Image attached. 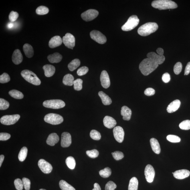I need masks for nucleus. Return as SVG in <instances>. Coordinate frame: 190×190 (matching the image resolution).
Here are the masks:
<instances>
[{"label": "nucleus", "instance_id": "27", "mask_svg": "<svg viewBox=\"0 0 190 190\" xmlns=\"http://www.w3.org/2000/svg\"><path fill=\"white\" fill-rule=\"evenodd\" d=\"M48 59L51 63H57L62 60V56L58 53H55L53 54L49 55L48 56Z\"/></svg>", "mask_w": 190, "mask_h": 190}, {"label": "nucleus", "instance_id": "8", "mask_svg": "<svg viewBox=\"0 0 190 190\" xmlns=\"http://www.w3.org/2000/svg\"><path fill=\"white\" fill-rule=\"evenodd\" d=\"M20 116L19 114L5 115L1 117L0 120L1 123L5 125H9L15 124L19 120Z\"/></svg>", "mask_w": 190, "mask_h": 190}, {"label": "nucleus", "instance_id": "40", "mask_svg": "<svg viewBox=\"0 0 190 190\" xmlns=\"http://www.w3.org/2000/svg\"><path fill=\"white\" fill-rule=\"evenodd\" d=\"M90 136L92 139L94 140H99L101 138V135L100 132L95 130L91 131Z\"/></svg>", "mask_w": 190, "mask_h": 190}, {"label": "nucleus", "instance_id": "14", "mask_svg": "<svg viewBox=\"0 0 190 190\" xmlns=\"http://www.w3.org/2000/svg\"><path fill=\"white\" fill-rule=\"evenodd\" d=\"M113 133L115 139L118 142L121 143L124 139V131L121 127L116 126L113 130Z\"/></svg>", "mask_w": 190, "mask_h": 190}, {"label": "nucleus", "instance_id": "25", "mask_svg": "<svg viewBox=\"0 0 190 190\" xmlns=\"http://www.w3.org/2000/svg\"><path fill=\"white\" fill-rule=\"evenodd\" d=\"M45 76L47 77L52 76L54 75L55 72V67L50 65H46L43 67Z\"/></svg>", "mask_w": 190, "mask_h": 190}, {"label": "nucleus", "instance_id": "22", "mask_svg": "<svg viewBox=\"0 0 190 190\" xmlns=\"http://www.w3.org/2000/svg\"><path fill=\"white\" fill-rule=\"evenodd\" d=\"M104 125L108 128H112L116 125L117 122L114 118L109 116L105 117L103 119Z\"/></svg>", "mask_w": 190, "mask_h": 190}, {"label": "nucleus", "instance_id": "3", "mask_svg": "<svg viewBox=\"0 0 190 190\" xmlns=\"http://www.w3.org/2000/svg\"><path fill=\"white\" fill-rule=\"evenodd\" d=\"M158 29L157 23L148 22L141 26L138 30V33L142 36H147L155 32Z\"/></svg>", "mask_w": 190, "mask_h": 190}, {"label": "nucleus", "instance_id": "5", "mask_svg": "<svg viewBox=\"0 0 190 190\" xmlns=\"http://www.w3.org/2000/svg\"><path fill=\"white\" fill-rule=\"evenodd\" d=\"M140 20L137 16H131L126 22L122 27V29L125 31L131 30L137 26Z\"/></svg>", "mask_w": 190, "mask_h": 190}, {"label": "nucleus", "instance_id": "38", "mask_svg": "<svg viewBox=\"0 0 190 190\" xmlns=\"http://www.w3.org/2000/svg\"><path fill=\"white\" fill-rule=\"evenodd\" d=\"M36 13L39 15H45L48 13L49 9L47 7L43 6H41L37 7L36 11Z\"/></svg>", "mask_w": 190, "mask_h": 190}, {"label": "nucleus", "instance_id": "10", "mask_svg": "<svg viewBox=\"0 0 190 190\" xmlns=\"http://www.w3.org/2000/svg\"><path fill=\"white\" fill-rule=\"evenodd\" d=\"M99 12L94 9H89L82 13L81 17L86 22L93 20L98 16Z\"/></svg>", "mask_w": 190, "mask_h": 190}, {"label": "nucleus", "instance_id": "60", "mask_svg": "<svg viewBox=\"0 0 190 190\" xmlns=\"http://www.w3.org/2000/svg\"><path fill=\"white\" fill-rule=\"evenodd\" d=\"M13 23H10L7 25V27H9V28H11L12 27H13Z\"/></svg>", "mask_w": 190, "mask_h": 190}, {"label": "nucleus", "instance_id": "46", "mask_svg": "<svg viewBox=\"0 0 190 190\" xmlns=\"http://www.w3.org/2000/svg\"><path fill=\"white\" fill-rule=\"evenodd\" d=\"M87 155L89 157L91 158H96L98 157L99 155V152L97 150L94 149L91 150H88L86 152Z\"/></svg>", "mask_w": 190, "mask_h": 190}, {"label": "nucleus", "instance_id": "54", "mask_svg": "<svg viewBox=\"0 0 190 190\" xmlns=\"http://www.w3.org/2000/svg\"><path fill=\"white\" fill-rule=\"evenodd\" d=\"M11 137V135L7 133H1L0 134V140L4 141L8 140Z\"/></svg>", "mask_w": 190, "mask_h": 190}, {"label": "nucleus", "instance_id": "17", "mask_svg": "<svg viewBox=\"0 0 190 190\" xmlns=\"http://www.w3.org/2000/svg\"><path fill=\"white\" fill-rule=\"evenodd\" d=\"M100 80L103 88H108L110 85V81L109 75L106 71H102L100 76Z\"/></svg>", "mask_w": 190, "mask_h": 190}, {"label": "nucleus", "instance_id": "34", "mask_svg": "<svg viewBox=\"0 0 190 190\" xmlns=\"http://www.w3.org/2000/svg\"><path fill=\"white\" fill-rule=\"evenodd\" d=\"M9 94L11 97L16 99H20L24 97L22 93L17 90H13L10 91Z\"/></svg>", "mask_w": 190, "mask_h": 190}, {"label": "nucleus", "instance_id": "42", "mask_svg": "<svg viewBox=\"0 0 190 190\" xmlns=\"http://www.w3.org/2000/svg\"><path fill=\"white\" fill-rule=\"evenodd\" d=\"M9 102L4 99H0V110H5L9 108Z\"/></svg>", "mask_w": 190, "mask_h": 190}, {"label": "nucleus", "instance_id": "53", "mask_svg": "<svg viewBox=\"0 0 190 190\" xmlns=\"http://www.w3.org/2000/svg\"><path fill=\"white\" fill-rule=\"evenodd\" d=\"M155 90L151 88H146L144 92V94L148 96H153L155 94Z\"/></svg>", "mask_w": 190, "mask_h": 190}, {"label": "nucleus", "instance_id": "56", "mask_svg": "<svg viewBox=\"0 0 190 190\" xmlns=\"http://www.w3.org/2000/svg\"><path fill=\"white\" fill-rule=\"evenodd\" d=\"M190 72V62H188L186 66V68L185 71V73L184 75H188L189 74Z\"/></svg>", "mask_w": 190, "mask_h": 190}, {"label": "nucleus", "instance_id": "44", "mask_svg": "<svg viewBox=\"0 0 190 190\" xmlns=\"http://www.w3.org/2000/svg\"><path fill=\"white\" fill-rule=\"evenodd\" d=\"M183 69V65L181 63L178 62L176 63L174 67V72L176 75L180 74Z\"/></svg>", "mask_w": 190, "mask_h": 190}, {"label": "nucleus", "instance_id": "50", "mask_svg": "<svg viewBox=\"0 0 190 190\" xmlns=\"http://www.w3.org/2000/svg\"><path fill=\"white\" fill-rule=\"evenodd\" d=\"M19 14L16 12L12 11L9 15V19L11 22L15 21L18 18Z\"/></svg>", "mask_w": 190, "mask_h": 190}, {"label": "nucleus", "instance_id": "24", "mask_svg": "<svg viewBox=\"0 0 190 190\" xmlns=\"http://www.w3.org/2000/svg\"><path fill=\"white\" fill-rule=\"evenodd\" d=\"M59 137L56 134L53 133L49 135L46 140L47 143L49 145L54 146L59 141Z\"/></svg>", "mask_w": 190, "mask_h": 190}, {"label": "nucleus", "instance_id": "21", "mask_svg": "<svg viewBox=\"0 0 190 190\" xmlns=\"http://www.w3.org/2000/svg\"><path fill=\"white\" fill-rule=\"evenodd\" d=\"M181 105V102L179 100H175L172 102L167 108V111L169 113H172L176 111L180 108Z\"/></svg>", "mask_w": 190, "mask_h": 190}, {"label": "nucleus", "instance_id": "6", "mask_svg": "<svg viewBox=\"0 0 190 190\" xmlns=\"http://www.w3.org/2000/svg\"><path fill=\"white\" fill-rule=\"evenodd\" d=\"M45 121L54 125L60 124L63 121V118L60 115L51 113L47 114L45 117Z\"/></svg>", "mask_w": 190, "mask_h": 190}, {"label": "nucleus", "instance_id": "20", "mask_svg": "<svg viewBox=\"0 0 190 190\" xmlns=\"http://www.w3.org/2000/svg\"><path fill=\"white\" fill-rule=\"evenodd\" d=\"M12 59L13 62L15 65H19L22 62L23 57L19 49H16L14 51Z\"/></svg>", "mask_w": 190, "mask_h": 190}, {"label": "nucleus", "instance_id": "61", "mask_svg": "<svg viewBox=\"0 0 190 190\" xmlns=\"http://www.w3.org/2000/svg\"><path fill=\"white\" fill-rule=\"evenodd\" d=\"M39 190H45V189H39Z\"/></svg>", "mask_w": 190, "mask_h": 190}, {"label": "nucleus", "instance_id": "13", "mask_svg": "<svg viewBox=\"0 0 190 190\" xmlns=\"http://www.w3.org/2000/svg\"><path fill=\"white\" fill-rule=\"evenodd\" d=\"M144 174L146 181L149 183H152L153 181L155 176V171L152 166L148 165L145 167Z\"/></svg>", "mask_w": 190, "mask_h": 190}, {"label": "nucleus", "instance_id": "45", "mask_svg": "<svg viewBox=\"0 0 190 190\" xmlns=\"http://www.w3.org/2000/svg\"><path fill=\"white\" fill-rule=\"evenodd\" d=\"M14 185L16 189L17 190H22L23 189L24 185L22 180L20 179H17L15 180Z\"/></svg>", "mask_w": 190, "mask_h": 190}, {"label": "nucleus", "instance_id": "47", "mask_svg": "<svg viewBox=\"0 0 190 190\" xmlns=\"http://www.w3.org/2000/svg\"><path fill=\"white\" fill-rule=\"evenodd\" d=\"M168 141L172 142H179L181 141V138L179 137L174 135H169L167 137Z\"/></svg>", "mask_w": 190, "mask_h": 190}, {"label": "nucleus", "instance_id": "23", "mask_svg": "<svg viewBox=\"0 0 190 190\" xmlns=\"http://www.w3.org/2000/svg\"><path fill=\"white\" fill-rule=\"evenodd\" d=\"M121 114L123 117L122 118L124 120L128 121L131 118L132 111L127 106H124L122 108Z\"/></svg>", "mask_w": 190, "mask_h": 190}, {"label": "nucleus", "instance_id": "31", "mask_svg": "<svg viewBox=\"0 0 190 190\" xmlns=\"http://www.w3.org/2000/svg\"><path fill=\"white\" fill-rule=\"evenodd\" d=\"M138 181L137 178L133 177L130 180L128 185V190H137Z\"/></svg>", "mask_w": 190, "mask_h": 190}, {"label": "nucleus", "instance_id": "2", "mask_svg": "<svg viewBox=\"0 0 190 190\" xmlns=\"http://www.w3.org/2000/svg\"><path fill=\"white\" fill-rule=\"evenodd\" d=\"M151 5L160 10L174 9L177 7V3L170 0H157L152 2Z\"/></svg>", "mask_w": 190, "mask_h": 190}, {"label": "nucleus", "instance_id": "43", "mask_svg": "<svg viewBox=\"0 0 190 190\" xmlns=\"http://www.w3.org/2000/svg\"><path fill=\"white\" fill-rule=\"evenodd\" d=\"M10 78L8 74L7 73H4L0 76V82L1 84L7 83L10 82Z\"/></svg>", "mask_w": 190, "mask_h": 190}, {"label": "nucleus", "instance_id": "11", "mask_svg": "<svg viewBox=\"0 0 190 190\" xmlns=\"http://www.w3.org/2000/svg\"><path fill=\"white\" fill-rule=\"evenodd\" d=\"M62 42L68 48L73 49L75 45V38L71 33H67L63 37Z\"/></svg>", "mask_w": 190, "mask_h": 190}, {"label": "nucleus", "instance_id": "19", "mask_svg": "<svg viewBox=\"0 0 190 190\" xmlns=\"http://www.w3.org/2000/svg\"><path fill=\"white\" fill-rule=\"evenodd\" d=\"M190 174V172L188 170L182 169L175 171L174 172L173 175L176 179L182 180L189 177Z\"/></svg>", "mask_w": 190, "mask_h": 190}, {"label": "nucleus", "instance_id": "32", "mask_svg": "<svg viewBox=\"0 0 190 190\" xmlns=\"http://www.w3.org/2000/svg\"><path fill=\"white\" fill-rule=\"evenodd\" d=\"M80 65V61L78 59H75L69 63L68 68L71 71H73L76 70Z\"/></svg>", "mask_w": 190, "mask_h": 190}, {"label": "nucleus", "instance_id": "16", "mask_svg": "<svg viewBox=\"0 0 190 190\" xmlns=\"http://www.w3.org/2000/svg\"><path fill=\"white\" fill-rule=\"evenodd\" d=\"M148 58L151 59L158 65L163 63L165 60V57L164 55L157 54L155 52H150L147 55Z\"/></svg>", "mask_w": 190, "mask_h": 190}, {"label": "nucleus", "instance_id": "55", "mask_svg": "<svg viewBox=\"0 0 190 190\" xmlns=\"http://www.w3.org/2000/svg\"><path fill=\"white\" fill-rule=\"evenodd\" d=\"M162 80L164 82H169L171 80V76L169 73H166L164 74L162 76Z\"/></svg>", "mask_w": 190, "mask_h": 190}, {"label": "nucleus", "instance_id": "57", "mask_svg": "<svg viewBox=\"0 0 190 190\" xmlns=\"http://www.w3.org/2000/svg\"><path fill=\"white\" fill-rule=\"evenodd\" d=\"M156 51H157L158 55H163L164 54V50L163 49L159 48H158L157 49Z\"/></svg>", "mask_w": 190, "mask_h": 190}, {"label": "nucleus", "instance_id": "41", "mask_svg": "<svg viewBox=\"0 0 190 190\" xmlns=\"http://www.w3.org/2000/svg\"><path fill=\"white\" fill-rule=\"evenodd\" d=\"M179 127L182 130H187L190 129V120L183 121L179 124Z\"/></svg>", "mask_w": 190, "mask_h": 190}, {"label": "nucleus", "instance_id": "36", "mask_svg": "<svg viewBox=\"0 0 190 190\" xmlns=\"http://www.w3.org/2000/svg\"><path fill=\"white\" fill-rule=\"evenodd\" d=\"M27 149L26 147H23L21 149L20 151L18 158L19 161L23 162L24 161L27 157Z\"/></svg>", "mask_w": 190, "mask_h": 190}, {"label": "nucleus", "instance_id": "12", "mask_svg": "<svg viewBox=\"0 0 190 190\" xmlns=\"http://www.w3.org/2000/svg\"><path fill=\"white\" fill-rule=\"evenodd\" d=\"M38 165L39 169L45 174H49L52 171V166L49 162L44 159H40L39 160Z\"/></svg>", "mask_w": 190, "mask_h": 190}, {"label": "nucleus", "instance_id": "15", "mask_svg": "<svg viewBox=\"0 0 190 190\" xmlns=\"http://www.w3.org/2000/svg\"><path fill=\"white\" fill-rule=\"evenodd\" d=\"M72 143V137L71 134L67 132H64L61 135V145L63 148L69 147Z\"/></svg>", "mask_w": 190, "mask_h": 190}, {"label": "nucleus", "instance_id": "37", "mask_svg": "<svg viewBox=\"0 0 190 190\" xmlns=\"http://www.w3.org/2000/svg\"><path fill=\"white\" fill-rule=\"evenodd\" d=\"M99 173L101 177L106 178L109 177L111 175L112 171L110 168L106 167L104 169L101 170Z\"/></svg>", "mask_w": 190, "mask_h": 190}, {"label": "nucleus", "instance_id": "51", "mask_svg": "<svg viewBox=\"0 0 190 190\" xmlns=\"http://www.w3.org/2000/svg\"><path fill=\"white\" fill-rule=\"evenodd\" d=\"M117 187V185L114 182L110 181L106 184L105 190H114Z\"/></svg>", "mask_w": 190, "mask_h": 190}, {"label": "nucleus", "instance_id": "39", "mask_svg": "<svg viewBox=\"0 0 190 190\" xmlns=\"http://www.w3.org/2000/svg\"><path fill=\"white\" fill-rule=\"evenodd\" d=\"M82 83L83 81L80 79H77L74 80L73 83L74 90L78 91L82 90Z\"/></svg>", "mask_w": 190, "mask_h": 190}, {"label": "nucleus", "instance_id": "33", "mask_svg": "<svg viewBox=\"0 0 190 190\" xmlns=\"http://www.w3.org/2000/svg\"><path fill=\"white\" fill-rule=\"evenodd\" d=\"M59 186L62 190H76L72 186L63 180H62L59 182Z\"/></svg>", "mask_w": 190, "mask_h": 190}, {"label": "nucleus", "instance_id": "4", "mask_svg": "<svg viewBox=\"0 0 190 190\" xmlns=\"http://www.w3.org/2000/svg\"><path fill=\"white\" fill-rule=\"evenodd\" d=\"M21 76L27 82L35 85L38 86L41 84V81L36 74L29 70H25L22 71Z\"/></svg>", "mask_w": 190, "mask_h": 190}, {"label": "nucleus", "instance_id": "59", "mask_svg": "<svg viewBox=\"0 0 190 190\" xmlns=\"http://www.w3.org/2000/svg\"><path fill=\"white\" fill-rule=\"evenodd\" d=\"M4 156L1 155L0 156V167H1L2 164L4 161Z\"/></svg>", "mask_w": 190, "mask_h": 190}, {"label": "nucleus", "instance_id": "7", "mask_svg": "<svg viewBox=\"0 0 190 190\" xmlns=\"http://www.w3.org/2000/svg\"><path fill=\"white\" fill-rule=\"evenodd\" d=\"M43 104L45 108L55 109L64 108L65 106V102L59 99L45 100Z\"/></svg>", "mask_w": 190, "mask_h": 190}, {"label": "nucleus", "instance_id": "62", "mask_svg": "<svg viewBox=\"0 0 190 190\" xmlns=\"http://www.w3.org/2000/svg\"><path fill=\"white\" fill-rule=\"evenodd\" d=\"M174 172H173V173H172V174H174Z\"/></svg>", "mask_w": 190, "mask_h": 190}, {"label": "nucleus", "instance_id": "49", "mask_svg": "<svg viewBox=\"0 0 190 190\" xmlns=\"http://www.w3.org/2000/svg\"><path fill=\"white\" fill-rule=\"evenodd\" d=\"M88 71V67L83 66L78 69L77 71V73L79 76H82L86 74Z\"/></svg>", "mask_w": 190, "mask_h": 190}, {"label": "nucleus", "instance_id": "9", "mask_svg": "<svg viewBox=\"0 0 190 190\" xmlns=\"http://www.w3.org/2000/svg\"><path fill=\"white\" fill-rule=\"evenodd\" d=\"M91 38L100 44H104L106 42V37L99 31L94 30L90 33Z\"/></svg>", "mask_w": 190, "mask_h": 190}, {"label": "nucleus", "instance_id": "28", "mask_svg": "<svg viewBox=\"0 0 190 190\" xmlns=\"http://www.w3.org/2000/svg\"><path fill=\"white\" fill-rule=\"evenodd\" d=\"M23 50L25 54L27 57L30 58L33 56L34 51L32 46L27 43L23 45Z\"/></svg>", "mask_w": 190, "mask_h": 190}, {"label": "nucleus", "instance_id": "35", "mask_svg": "<svg viewBox=\"0 0 190 190\" xmlns=\"http://www.w3.org/2000/svg\"><path fill=\"white\" fill-rule=\"evenodd\" d=\"M66 163L67 167L71 169H74L76 167V161L72 156H70L66 158Z\"/></svg>", "mask_w": 190, "mask_h": 190}, {"label": "nucleus", "instance_id": "29", "mask_svg": "<svg viewBox=\"0 0 190 190\" xmlns=\"http://www.w3.org/2000/svg\"><path fill=\"white\" fill-rule=\"evenodd\" d=\"M98 95L101 99L102 104L105 105H109L111 104V99L103 92L100 91L98 93Z\"/></svg>", "mask_w": 190, "mask_h": 190}, {"label": "nucleus", "instance_id": "58", "mask_svg": "<svg viewBox=\"0 0 190 190\" xmlns=\"http://www.w3.org/2000/svg\"><path fill=\"white\" fill-rule=\"evenodd\" d=\"M94 188L92 190H101L99 185L98 183H95L94 185Z\"/></svg>", "mask_w": 190, "mask_h": 190}, {"label": "nucleus", "instance_id": "30", "mask_svg": "<svg viewBox=\"0 0 190 190\" xmlns=\"http://www.w3.org/2000/svg\"><path fill=\"white\" fill-rule=\"evenodd\" d=\"M74 81V77L72 74H68L65 75L63 77V83L66 85L72 86L73 85Z\"/></svg>", "mask_w": 190, "mask_h": 190}, {"label": "nucleus", "instance_id": "18", "mask_svg": "<svg viewBox=\"0 0 190 190\" xmlns=\"http://www.w3.org/2000/svg\"><path fill=\"white\" fill-rule=\"evenodd\" d=\"M62 39L59 36H56L51 38L49 42V46L51 48L60 46L62 45Z\"/></svg>", "mask_w": 190, "mask_h": 190}, {"label": "nucleus", "instance_id": "26", "mask_svg": "<svg viewBox=\"0 0 190 190\" xmlns=\"http://www.w3.org/2000/svg\"><path fill=\"white\" fill-rule=\"evenodd\" d=\"M150 143L153 151L156 154H159L161 152V148L157 140L152 138L150 140Z\"/></svg>", "mask_w": 190, "mask_h": 190}, {"label": "nucleus", "instance_id": "52", "mask_svg": "<svg viewBox=\"0 0 190 190\" xmlns=\"http://www.w3.org/2000/svg\"><path fill=\"white\" fill-rule=\"evenodd\" d=\"M24 187L25 190H30V181L27 178L24 177L22 179Z\"/></svg>", "mask_w": 190, "mask_h": 190}, {"label": "nucleus", "instance_id": "48", "mask_svg": "<svg viewBox=\"0 0 190 190\" xmlns=\"http://www.w3.org/2000/svg\"><path fill=\"white\" fill-rule=\"evenodd\" d=\"M112 154L114 159L117 161L122 159L124 157L123 153L121 151H115L112 152Z\"/></svg>", "mask_w": 190, "mask_h": 190}, {"label": "nucleus", "instance_id": "1", "mask_svg": "<svg viewBox=\"0 0 190 190\" xmlns=\"http://www.w3.org/2000/svg\"><path fill=\"white\" fill-rule=\"evenodd\" d=\"M158 66L157 63L151 59L147 58L144 59L140 62L139 69L142 74L147 76L155 71Z\"/></svg>", "mask_w": 190, "mask_h": 190}]
</instances>
